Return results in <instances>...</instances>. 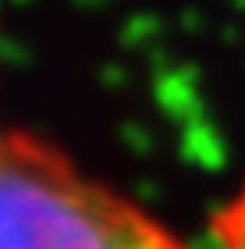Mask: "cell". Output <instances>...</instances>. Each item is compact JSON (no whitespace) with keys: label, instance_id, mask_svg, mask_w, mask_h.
Returning <instances> with one entry per match:
<instances>
[{"label":"cell","instance_id":"1","mask_svg":"<svg viewBox=\"0 0 245 249\" xmlns=\"http://www.w3.org/2000/svg\"><path fill=\"white\" fill-rule=\"evenodd\" d=\"M0 249H188L53 146L0 132Z\"/></svg>","mask_w":245,"mask_h":249},{"label":"cell","instance_id":"2","mask_svg":"<svg viewBox=\"0 0 245 249\" xmlns=\"http://www.w3.org/2000/svg\"><path fill=\"white\" fill-rule=\"evenodd\" d=\"M217 249H245V182L213 217Z\"/></svg>","mask_w":245,"mask_h":249}]
</instances>
